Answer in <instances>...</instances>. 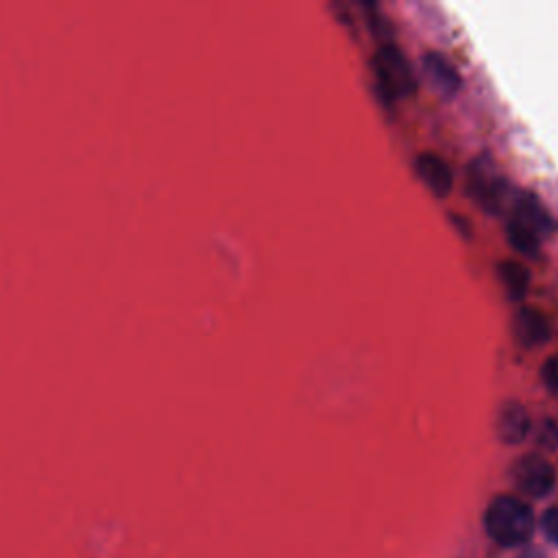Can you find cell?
I'll use <instances>...</instances> for the list:
<instances>
[{
	"instance_id": "obj_1",
	"label": "cell",
	"mask_w": 558,
	"mask_h": 558,
	"mask_svg": "<svg viewBox=\"0 0 558 558\" xmlns=\"http://www.w3.org/2000/svg\"><path fill=\"white\" fill-rule=\"evenodd\" d=\"M556 220L549 209L541 203L538 196L530 192H521L512 205L508 220V240L510 244L523 253L534 255L541 242L556 231Z\"/></svg>"
},
{
	"instance_id": "obj_2",
	"label": "cell",
	"mask_w": 558,
	"mask_h": 558,
	"mask_svg": "<svg viewBox=\"0 0 558 558\" xmlns=\"http://www.w3.org/2000/svg\"><path fill=\"white\" fill-rule=\"evenodd\" d=\"M484 527L486 534L504 547L523 545L534 532V512L523 499L499 495L484 512Z\"/></svg>"
},
{
	"instance_id": "obj_3",
	"label": "cell",
	"mask_w": 558,
	"mask_h": 558,
	"mask_svg": "<svg viewBox=\"0 0 558 558\" xmlns=\"http://www.w3.org/2000/svg\"><path fill=\"white\" fill-rule=\"evenodd\" d=\"M466 192L484 211L497 214L508 198V183L493 161L477 157L466 170Z\"/></svg>"
},
{
	"instance_id": "obj_4",
	"label": "cell",
	"mask_w": 558,
	"mask_h": 558,
	"mask_svg": "<svg viewBox=\"0 0 558 558\" xmlns=\"http://www.w3.org/2000/svg\"><path fill=\"white\" fill-rule=\"evenodd\" d=\"M373 70L379 89L388 98H403L416 92V78L399 48L390 44L381 46L373 57Z\"/></svg>"
},
{
	"instance_id": "obj_5",
	"label": "cell",
	"mask_w": 558,
	"mask_h": 558,
	"mask_svg": "<svg viewBox=\"0 0 558 558\" xmlns=\"http://www.w3.org/2000/svg\"><path fill=\"white\" fill-rule=\"evenodd\" d=\"M512 482L523 495L543 499L556 486V471L543 456L527 453L512 464Z\"/></svg>"
},
{
	"instance_id": "obj_6",
	"label": "cell",
	"mask_w": 558,
	"mask_h": 558,
	"mask_svg": "<svg viewBox=\"0 0 558 558\" xmlns=\"http://www.w3.org/2000/svg\"><path fill=\"white\" fill-rule=\"evenodd\" d=\"M414 170L418 179L429 187V192L438 198L447 196L453 187V172L449 163L436 153H421L414 161Z\"/></svg>"
},
{
	"instance_id": "obj_7",
	"label": "cell",
	"mask_w": 558,
	"mask_h": 558,
	"mask_svg": "<svg viewBox=\"0 0 558 558\" xmlns=\"http://www.w3.org/2000/svg\"><path fill=\"white\" fill-rule=\"evenodd\" d=\"M512 329H514V338H517L523 347H527V349L543 347V344L551 338L549 320H547V316H545L541 310H536V307H521V310L514 314Z\"/></svg>"
},
{
	"instance_id": "obj_8",
	"label": "cell",
	"mask_w": 558,
	"mask_h": 558,
	"mask_svg": "<svg viewBox=\"0 0 558 558\" xmlns=\"http://www.w3.org/2000/svg\"><path fill=\"white\" fill-rule=\"evenodd\" d=\"M530 434L527 410L519 401H506L497 412V436L506 445H517Z\"/></svg>"
},
{
	"instance_id": "obj_9",
	"label": "cell",
	"mask_w": 558,
	"mask_h": 558,
	"mask_svg": "<svg viewBox=\"0 0 558 558\" xmlns=\"http://www.w3.org/2000/svg\"><path fill=\"white\" fill-rule=\"evenodd\" d=\"M423 72L429 81V85L438 92V94H445V96H451L453 92H458L460 87V74L458 70L453 68V63L438 54V52H427L423 59Z\"/></svg>"
},
{
	"instance_id": "obj_10",
	"label": "cell",
	"mask_w": 558,
	"mask_h": 558,
	"mask_svg": "<svg viewBox=\"0 0 558 558\" xmlns=\"http://www.w3.org/2000/svg\"><path fill=\"white\" fill-rule=\"evenodd\" d=\"M497 275L501 279V286H504L508 299L519 301L525 296V292L530 288V270L523 264H519L514 259H504L497 266Z\"/></svg>"
},
{
	"instance_id": "obj_11",
	"label": "cell",
	"mask_w": 558,
	"mask_h": 558,
	"mask_svg": "<svg viewBox=\"0 0 558 558\" xmlns=\"http://www.w3.org/2000/svg\"><path fill=\"white\" fill-rule=\"evenodd\" d=\"M541 377H543L545 388H547L554 397H558V353L549 355V357L543 362Z\"/></svg>"
},
{
	"instance_id": "obj_12",
	"label": "cell",
	"mask_w": 558,
	"mask_h": 558,
	"mask_svg": "<svg viewBox=\"0 0 558 558\" xmlns=\"http://www.w3.org/2000/svg\"><path fill=\"white\" fill-rule=\"evenodd\" d=\"M541 527L547 541H551L554 545H558V506H551L545 510L543 519H541Z\"/></svg>"
},
{
	"instance_id": "obj_13",
	"label": "cell",
	"mask_w": 558,
	"mask_h": 558,
	"mask_svg": "<svg viewBox=\"0 0 558 558\" xmlns=\"http://www.w3.org/2000/svg\"><path fill=\"white\" fill-rule=\"evenodd\" d=\"M517 558H545V554L538 551V549H525V551H521Z\"/></svg>"
}]
</instances>
